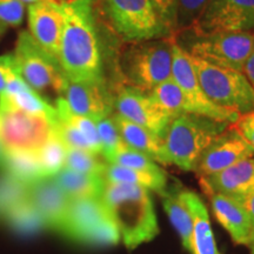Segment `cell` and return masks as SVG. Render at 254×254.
Here are the masks:
<instances>
[{"label":"cell","instance_id":"6da1fadb","mask_svg":"<svg viewBox=\"0 0 254 254\" xmlns=\"http://www.w3.org/2000/svg\"><path fill=\"white\" fill-rule=\"evenodd\" d=\"M97 0L64 2V27L58 60L68 81H105L100 44L95 27Z\"/></svg>","mask_w":254,"mask_h":254},{"label":"cell","instance_id":"7a4b0ae2","mask_svg":"<svg viewBox=\"0 0 254 254\" xmlns=\"http://www.w3.org/2000/svg\"><path fill=\"white\" fill-rule=\"evenodd\" d=\"M101 200L116 221L124 245L134 250L159 234L150 190L131 184L105 182Z\"/></svg>","mask_w":254,"mask_h":254},{"label":"cell","instance_id":"3957f363","mask_svg":"<svg viewBox=\"0 0 254 254\" xmlns=\"http://www.w3.org/2000/svg\"><path fill=\"white\" fill-rule=\"evenodd\" d=\"M230 125L194 113L178 114L170 122L161 139L159 163L194 171L205 148Z\"/></svg>","mask_w":254,"mask_h":254},{"label":"cell","instance_id":"277c9868","mask_svg":"<svg viewBox=\"0 0 254 254\" xmlns=\"http://www.w3.org/2000/svg\"><path fill=\"white\" fill-rule=\"evenodd\" d=\"M174 37L128 43L119 56L118 67L125 85L150 92L172 78Z\"/></svg>","mask_w":254,"mask_h":254},{"label":"cell","instance_id":"5b68a950","mask_svg":"<svg viewBox=\"0 0 254 254\" xmlns=\"http://www.w3.org/2000/svg\"><path fill=\"white\" fill-rule=\"evenodd\" d=\"M199 84L212 103L244 114L254 110V88L244 73L190 56Z\"/></svg>","mask_w":254,"mask_h":254},{"label":"cell","instance_id":"8992f818","mask_svg":"<svg viewBox=\"0 0 254 254\" xmlns=\"http://www.w3.org/2000/svg\"><path fill=\"white\" fill-rule=\"evenodd\" d=\"M111 26L126 43L171 37L150 0H99Z\"/></svg>","mask_w":254,"mask_h":254},{"label":"cell","instance_id":"52a82bcc","mask_svg":"<svg viewBox=\"0 0 254 254\" xmlns=\"http://www.w3.org/2000/svg\"><path fill=\"white\" fill-rule=\"evenodd\" d=\"M18 71L30 86L39 92H52L62 97L67 78L59 60L47 53L28 31L19 34L13 52Z\"/></svg>","mask_w":254,"mask_h":254},{"label":"cell","instance_id":"ba28073f","mask_svg":"<svg viewBox=\"0 0 254 254\" xmlns=\"http://www.w3.org/2000/svg\"><path fill=\"white\" fill-rule=\"evenodd\" d=\"M193 37L194 40L183 47L190 56L244 73V66L254 46V32H217Z\"/></svg>","mask_w":254,"mask_h":254},{"label":"cell","instance_id":"9c48e42d","mask_svg":"<svg viewBox=\"0 0 254 254\" xmlns=\"http://www.w3.org/2000/svg\"><path fill=\"white\" fill-rule=\"evenodd\" d=\"M173 59H172V79L182 88L190 103V113L207 117L217 122L234 124L240 114L232 110L218 106L208 99L200 86L194 67L190 55L179 46L176 38L173 41Z\"/></svg>","mask_w":254,"mask_h":254},{"label":"cell","instance_id":"30bf717a","mask_svg":"<svg viewBox=\"0 0 254 254\" xmlns=\"http://www.w3.org/2000/svg\"><path fill=\"white\" fill-rule=\"evenodd\" d=\"M186 32H192L193 36L254 32V0H209L196 23Z\"/></svg>","mask_w":254,"mask_h":254},{"label":"cell","instance_id":"8fae6325","mask_svg":"<svg viewBox=\"0 0 254 254\" xmlns=\"http://www.w3.org/2000/svg\"><path fill=\"white\" fill-rule=\"evenodd\" d=\"M52 133V120L45 116L0 109V144L6 151H38Z\"/></svg>","mask_w":254,"mask_h":254},{"label":"cell","instance_id":"7c38bea8","mask_svg":"<svg viewBox=\"0 0 254 254\" xmlns=\"http://www.w3.org/2000/svg\"><path fill=\"white\" fill-rule=\"evenodd\" d=\"M113 110L129 122L138 124L163 139L173 117L161 109L150 93L129 85H122L113 95Z\"/></svg>","mask_w":254,"mask_h":254},{"label":"cell","instance_id":"4fadbf2b","mask_svg":"<svg viewBox=\"0 0 254 254\" xmlns=\"http://www.w3.org/2000/svg\"><path fill=\"white\" fill-rule=\"evenodd\" d=\"M253 157L254 150L241 138L232 124L205 148L198 159L194 172L199 178L206 177Z\"/></svg>","mask_w":254,"mask_h":254},{"label":"cell","instance_id":"5bb4252c","mask_svg":"<svg viewBox=\"0 0 254 254\" xmlns=\"http://www.w3.org/2000/svg\"><path fill=\"white\" fill-rule=\"evenodd\" d=\"M62 98L73 113L87 117L94 122L114 112L113 94L107 90L106 82L68 81Z\"/></svg>","mask_w":254,"mask_h":254},{"label":"cell","instance_id":"9a60e30c","mask_svg":"<svg viewBox=\"0 0 254 254\" xmlns=\"http://www.w3.org/2000/svg\"><path fill=\"white\" fill-rule=\"evenodd\" d=\"M27 7L28 32L47 53L58 59L64 27L62 5L55 0H40Z\"/></svg>","mask_w":254,"mask_h":254},{"label":"cell","instance_id":"2e32d148","mask_svg":"<svg viewBox=\"0 0 254 254\" xmlns=\"http://www.w3.org/2000/svg\"><path fill=\"white\" fill-rule=\"evenodd\" d=\"M27 199L39 213L46 227L60 232L71 199L57 185L53 178L45 177L28 184Z\"/></svg>","mask_w":254,"mask_h":254},{"label":"cell","instance_id":"e0dca14e","mask_svg":"<svg viewBox=\"0 0 254 254\" xmlns=\"http://www.w3.org/2000/svg\"><path fill=\"white\" fill-rule=\"evenodd\" d=\"M111 217L112 214L101 198L71 200L60 233L78 243L86 244L92 232Z\"/></svg>","mask_w":254,"mask_h":254},{"label":"cell","instance_id":"ac0fdd59","mask_svg":"<svg viewBox=\"0 0 254 254\" xmlns=\"http://www.w3.org/2000/svg\"><path fill=\"white\" fill-rule=\"evenodd\" d=\"M204 192L220 193L239 201L254 190V158L244 159L220 172L200 178Z\"/></svg>","mask_w":254,"mask_h":254},{"label":"cell","instance_id":"d6986e66","mask_svg":"<svg viewBox=\"0 0 254 254\" xmlns=\"http://www.w3.org/2000/svg\"><path fill=\"white\" fill-rule=\"evenodd\" d=\"M214 217L237 245L249 246L253 224L249 213L237 200L220 193H207Z\"/></svg>","mask_w":254,"mask_h":254},{"label":"cell","instance_id":"ffe728a7","mask_svg":"<svg viewBox=\"0 0 254 254\" xmlns=\"http://www.w3.org/2000/svg\"><path fill=\"white\" fill-rule=\"evenodd\" d=\"M0 109L11 112H23L45 116L51 120L56 118L57 111L49 101L33 90L20 74L6 86L0 94Z\"/></svg>","mask_w":254,"mask_h":254},{"label":"cell","instance_id":"44dd1931","mask_svg":"<svg viewBox=\"0 0 254 254\" xmlns=\"http://www.w3.org/2000/svg\"><path fill=\"white\" fill-rule=\"evenodd\" d=\"M183 198L189 206L193 219L192 244H190V253L192 254H220L217 244H215L214 234L211 227L208 211L202 200L196 193L192 190H183Z\"/></svg>","mask_w":254,"mask_h":254},{"label":"cell","instance_id":"7402d4cb","mask_svg":"<svg viewBox=\"0 0 254 254\" xmlns=\"http://www.w3.org/2000/svg\"><path fill=\"white\" fill-rule=\"evenodd\" d=\"M183 189L178 186H168L161 193L164 208L168 215V219L172 222L173 227L179 234L184 249L190 252L193 232V219L189 206L186 205L183 198Z\"/></svg>","mask_w":254,"mask_h":254},{"label":"cell","instance_id":"603a6c76","mask_svg":"<svg viewBox=\"0 0 254 254\" xmlns=\"http://www.w3.org/2000/svg\"><path fill=\"white\" fill-rule=\"evenodd\" d=\"M52 178L71 200L101 198L103 195L105 186L103 176L79 173L64 167Z\"/></svg>","mask_w":254,"mask_h":254},{"label":"cell","instance_id":"cb8c5ba5","mask_svg":"<svg viewBox=\"0 0 254 254\" xmlns=\"http://www.w3.org/2000/svg\"><path fill=\"white\" fill-rule=\"evenodd\" d=\"M112 118L118 126L124 142L128 147L145 153L154 161H160L161 139L159 136L152 133L150 129L129 122L114 112L112 113Z\"/></svg>","mask_w":254,"mask_h":254},{"label":"cell","instance_id":"d4e9b609","mask_svg":"<svg viewBox=\"0 0 254 254\" xmlns=\"http://www.w3.org/2000/svg\"><path fill=\"white\" fill-rule=\"evenodd\" d=\"M103 177L105 182L107 183L131 184V185L141 186L148 190H154L159 195L166 190L168 185L167 174L164 170L160 172H145V171L107 164Z\"/></svg>","mask_w":254,"mask_h":254},{"label":"cell","instance_id":"484cf974","mask_svg":"<svg viewBox=\"0 0 254 254\" xmlns=\"http://www.w3.org/2000/svg\"><path fill=\"white\" fill-rule=\"evenodd\" d=\"M1 171L25 185L45 178L37 151H6Z\"/></svg>","mask_w":254,"mask_h":254},{"label":"cell","instance_id":"4316f807","mask_svg":"<svg viewBox=\"0 0 254 254\" xmlns=\"http://www.w3.org/2000/svg\"><path fill=\"white\" fill-rule=\"evenodd\" d=\"M2 219L7 222L12 230L21 236H31L43 228H46L45 222L31 205L28 199L9 208Z\"/></svg>","mask_w":254,"mask_h":254},{"label":"cell","instance_id":"83f0119b","mask_svg":"<svg viewBox=\"0 0 254 254\" xmlns=\"http://www.w3.org/2000/svg\"><path fill=\"white\" fill-rule=\"evenodd\" d=\"M148 93L161 109H164L172 117L180 113H190L189 100L182 88L178 86L172 78L161 82Z\"/></svg>","mask_w":254,"mask_h":254},{"label":"cell","instance_id":"f1b7e54d","mask_svg":"<svg viewBox=\"0 0 254 254\" xmlns=\"http://www.w3.org/2000/svg\"><path fill=\"white\" fill-rule=\"evenodd\" d=\"M55 109L57 111V117L64 122L71 124L74 126L82 135L86 138L88 144L91 146V150L95 154H101L103 151V146H101L99 134H98L97 124L93 119L87 118V117L79 116V114L73 113L68 109L66 101L62 97L57 98Z\"/></svg>","mask_w":254,"mask_h":254},{"label":"cell","instance_id":"f546056e","mask_svg":"<svg viewBox=\"0 0 254 254\" xmlns=\"http://www.w3.org/2000/svg\"><path fill=\"white\" fill-rule=\"evenodd\" d=\"M66 146L55 132L51 133L45 144L37 151L45 177H53L65 166Z\"/></svg>","mask_w":254,"mask_h":254},{"label":"cell","instance_id":"4dcf8cb0","mask_svg":"<svg viewBox=\"0 0 254 254\" xmlns=\"http://www.w3.org/2000/svg\"><path fill=\"white\" fill-rule=\"evenodd\" d=\"M106 165L99 160L98 154L79 148H67L65 158V168L84 174L103 176Z\"/></svg>","mask_w":254,"mask_h":254},{"label":"cell","instance_id":"1f68e13d","mask_svg":"<svg viewBox=\"0 0 254 254\" xmlns=\"http://www.w3.org/2000/svg\"><path fill=\"white\" fill-rule=\"evenodd\" d=\"M106 163L132 168V170L145 171V172H160V171H163V168L159 167L153 159L145 153L133 150L127 145L125 147L120 148L113 155H111L106 160Z\"/></svg>","mask_w":254,"mask_h":254},{"label":"cell","instance_id":"d6a6232c","mask_svg":"<svg viewBox=\"0 0 254 254\" xmlns=\"http://www.w3.org/2000/svg\"><path fill=\"white\" fill-rule=\"evenodd\" d=\"M97 124L98 134H99L101 146H103V155L105 160H107L111 155H113L116 152H118L120 148L125 147L126 144L124 142L122 135L118 129V126L114 123L112 114L106 118H103L95 122Z\"/></svg>","mask_w":254,"mask_h":254},{"label":"cell","instance_id":"836d02e7","mask_svg":"<svg viewBox=\"0 0 254 254\" xmlns=\"http://www.w3.org/2000/svg\"><path fill=\"white\" fill-rule=\"evenodd\" d=\"M208 2L209 0H178L177 31L174 37L190 30Z\"/></svg>","mask_w":254,"mask_h":254},{"label":"cell","instance_id":"e575fe53","mask_svg":"<svg viewBox=\"0 0 254 254\" xmlns=\"http://www.w3.org/2000/svg\"><path fill=\"white\" fill-rule=\"evenodd\" d=\"M171 37H174L177 31V9L178 0H150Z\"/></svg>","mask_w":254,"mask_h":254},{"label":"cell","instance_id":"d590c367","mask_svg":"<svg viewBox=\"0 0 254 254\" xmlns=\"http://www.w3.org/2000/svg\"><path fill=\"white\" fill-rule=\"evenodd\" d=\"M25 5L19 0H0V20L7 26L23 24Z\"/></svg>","mask_w":254,"mask_h":254},{"label":"cell","instance_id":"8d00e7d4","mask_svg":"<svg viewBox=\"0 0 254 254\" xmlns=\"http://www.w3.org/2000/svg\"><path fill=\"white\" fill-rule=\"evenodd\" d=\"M19 74L20 73L18 71L13 53L0 56V94L5 91L11 80Z\"/></svg>","mask_w":254,"mask_h":254},{"label":"cell","instance_id":"74e56055","mask_svg":"<svg viewBox=\"0 0 254 254\" xmlns=\"http://www.w3.org/2000/svg\"><path fill=\"white\" fill-rule=\"evenodd\" d=\"M233 126L241 138L254 150V110L240 114Z\"/></svg>","mask_w":254,"mask_h":254},{"label":"cell","instance_id":"f35d334b","mask_svg":"<svg viewBox=\"0 0 254 254\" xmlns=\"http://www.w3.org/2000/svg\"><path fill=\"white\" fill-rule=\"evenodd\" d=\"M239 202L243 205V207L246 209L247 213H249L251 220H252L253 227H254V190H252V192H250L249 194L244 196L243 199H240Z\"/></svg>","mask_w":254,"mask_h":254},{"label":"cell","instance_id":"ab89813d","mask_svg":"<svg viewBox=\"0 0 254 254\" xmlns=\"http://www.w3.org/2000/svg\"><path fill=\"white\" fill-rule=\"evenodd\" d=\"M244 74L246 75V78L249 79L251 85H252L254 88V46L249 59H247V62L245 63V66H244Z\"/></svg>","mask_w":254,"mask_h":254},{"label":"cell","instance_id":"60d3db41","mask_svg":"<svg viewBox=\"0 0 254 254\" xmlns=\"http://www.w3.org/2000/svg\"><path fill=\"white\" fill-rule=\"evenodd\" d=\"M5 152L6 150L4 148V146L0 144V170H1L2 164H4V159H5Z\"/></svg>","mask_w":254,"mask_h":254},{"label":"cell","instance_id":"b9f144b4","mask_svg":"<svg viewBox=\"0 0 254 254\" xmlns=\"http://www.w3.org/2000/svg\"><path fill=\"white\" fill-rule=\"evenodd\" d=\"M7 28H8L7 25L4 24L1 20H0V39H1V38L5 36V33H6V31H7Z\"/></svg>","mask_w":254,"mask_h":254},{"label":"cell","instance_id":"7bdbcfd3","mask_svg":"<svg viewBox=\"0 0 254 254\" xmlns=\"http://www.w3.org/2000/svg\"><path fill=\"white\" fill-rule=\"evenodd\" d=\"M249 249H250V254H254V227L252 232V237H251V241L249 244Z\"/></svg>","mask_w":254,"mask_h":254},{"label":"cell","instance_id":"ee69618b","mask_svg":"<svg viewBox=\"0 0 254 254\" xmlns=\"http://www.w3.org/2000/svg\"><path fill=\"white\" fill-rule=\"evenodd\" d=\"M19 1H21L25 6H28V5H32L34 4V2H38L40 1V0H19Z\"/></svg>","mask_w":254,"mask_h":254},{"label":"cell","instance_id":"f6af8a7d","mask_svg":"<svg viewBox=\"0 0 254 254\" xmlns=\"http://www.w3.org/2000/svg\"><path fill=\"white\" fill-rule=\"evenodd\" d=\"M56 2H58V4H64V2H68L71 1V0H55Z\"/></svg>","mask_w":254,"mask_h":254}]
</instances>
